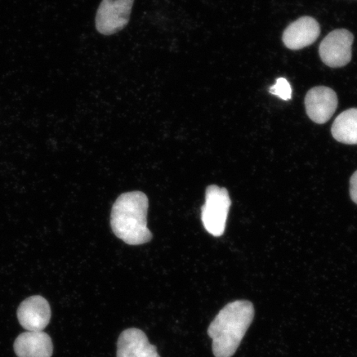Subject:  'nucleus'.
Masks as SVG:
<instances>
[{"label":"nucleus","mask_w":357,"mask_h":357,"mask_svg":"<svg viewBox=\"0 0 357 357\" xmlns=\"http://www.w3.org/2000/svg\"><path fill=\"white\" fill-rule=\"evenodd\" d=\"M254 314L252 303L245 301L229 303L218 312L208 328L215 357H231L235 354L252 324Z\"/></svg>","instance_id":"nucleus-1"},{"label":"nucleus","mask_w":357,"mask_h":357,"mask_svg":"<svg viewBox=\"0 0 357 357\" xmlns=\"http://www.w3.org/2000/svg\"><path fill=\"white\" fill-rule=\"evenodd\" d=\"M149 199L141 191L119 196L112 208L111 227L116 236L128 245L149 243L153 238L147 227Z\"/></svg>","instance_id":"nucleus-2"},{"label":"nucleus","mask_w":357,"mask_h":357,"mask_svg":"<svg viewBox=\"0 0 357 357\" xmlns=\"http://www.w3.org/2000/svg\"><path fill=\"white\" fill-rule=\"evenodd\" d=\"M231 204L227 189L215 185L208 187L205 204L201 211V220L208 234L214 236H220L225 234Z\"/></svg>","instance_id":"nucleus-3"},{"label":"nucleus","mask_w":357,"mask_h":357,"mask_svg":"<svg viewBox=\"0 0 357 357\" xmlns=\"http://www.w3.org/2000/svg\"><path fill=\"white\" fill-rule=\"evenodd\" d=\"M134 0H102L96 13V28L100 34L114 35L130 20Z\"/></svg>","instance_id":"nucleus-4"},{"label":"nucleus","mask_w":357,"mask_h":357,"mask_svg":"<svg viewBox=\"0 0 357 357\" xmlns=\"http://www.w3.org/2000/svg\"><path fill=\"white\" fill-rule=\"evenodd\" d=\"M354 36L347 29H337L326 37L319 47L324 63L333 68L345 66L351 60V47Z\"/></svg>","instance_id":"nucleus-5"},{"label":"nucleus","mask_w":357,"mask_h":357,"mask_svg":"<svg viewBox=\"0 0 357 357\" xmlns=\"http://www.w3.org/2000/svg\"><path fill=\"white\" fill-rule=\"evenodd\" d=\"M22 327L29 332H43L50 323L52 310L46 298L34 296L22 301L17 311Z\"/></svg>","instance_id":"nucleus-6"},{"label":"nucleus","mask_w":357,"mask_h":357,"mask_svg":"<svg viewBox=\"0 0 357 357\" xmlns=\"http://www.w3.org/2000/svg\"><path fill=\"white\" fill-rule=\"evenodd\" d=\"M305 108L312 121L324 124L333 117L338 105L337 93L326 86L312 88L305 97Z\"/></svg>","instance_id":"nucleus-7"},{"label":"nucleus","mask_w":357,"mask_h":357,"mask_svg":"<svg viewBox=\"0 0 357 357\" xmlns=\"http://www.w3.org/2000/svg\"><path fill=\"white\" fill-rule=\"evenodd\" d=\"M319 22L311 17H302L287 26L283 33V43L291 50L310 46L319 37Z\"/></svg>","instance_id":"nucleus-8"},{"label":"nucleus","mask_w":357,"mask_h":357,"mask_svg":"<svg viewBox=\"0 0 357 357\" xmlns=\"http://www.w3.org/2000/svg\"><path fill=\"white\" fill-rule=\"evenodd\" d=\"M117 357H160L156 347L151 343L142 330H124L118 340Z\"/></svg>","instance_id":"nucleus-9"},{"label":"nucleus","mask_w":357,"mask_h":357,"mask_svg":"<svg viewBox=\"0 0 357 357\" xmlns=\"http://www.w3.org/2000/svg\"><path fill=\"white\" fill-rule=\"evenodd\" d=\"M17 357H52V338L44 332H25L16 338L13 344Z\"/></svg>","instance_id":"nucleus-10"},{"label":"nucleus","mask_w":357,"mask_h":357,"mask_svg":"<svg viewBox=\"0 0 357 357\" xmlns=\"http://www.w3.org/2000/svg\"><path fill=\"white\" fill-rule=\"evenodd\" d=\"M335 140L348 145L357 144V109H350L337 116L332 127Z\"/></svg>","instance_id":"nucleus-11"},{"label":"nucleus","mask_w":357,"mask_h":357,"mask_svg":"<svg viewBox=\"0 0 357 357\" xmlns=\"http://www.w3.org/2000/svg\"><path fill=\"white\" fill-rule=\"evenodd\" d=\"M270 93L280 98L281 100L287 101L291 100L292 88L288 80L284 78H279L276 80L275 86L270 88Z\"/></svg>","instance_id":"nucleus-12"},{"label":"nucleus","mask_w":357,"mask_h":357,"mask_svg":"<svg viewBox=\"0 0 357 357\" xmlns=\"http://www.w3.org/2000/svg\"><path fill=\"white\" fill-rule=\"evenodd\" d=\"M350 195L352 201L357 204V171L350 180Z\"/></svg>","instance_id":"nucleus-13"}]
</instances>
